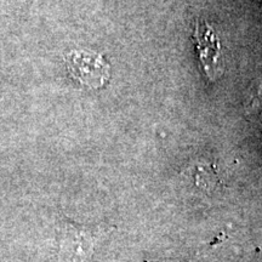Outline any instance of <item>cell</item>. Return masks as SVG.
Returning <instances> with one entry per match:
<instances>
[{"mask_svg": "<svg viewBox=\"0 0 262 262\" xmlns=\"http://www.w3.org/2000/svg\"><path fill=\"white\" fill-rule=\"evenodd\" d=\"M100 229L63 221L58 229L60 258L62 262H88L93 254Z\"/></svg>", "mask_w": 262, "mask_h": 262, "instance_id": "cell-1", "label": "cell"}, {"mask_svg": "<svg viewBox=\"0 0 262 262\" xmlns=\"http://www.w3.org/2000/svg\"><path fill=\"white\" fill-rule=\"evenodd\" d=\"M66 64L72 77L89 89H100L110 80V64L95 52L71 51L66 55Z\"/></svg>", "mask_w": 262, "mask_h": 262, "instance_id": "cell-2", "label": "cell"}, {"mask_svg": "<svg viewBox=\"0 0 262 262\" xmlns=\"http://www.w3.org/2000/svg\"><path fill=\"white\" fill-rule=\"evenodd\" d=\"M193 39L201 58L203 70L210 80H216L220 75V41L212 28L204 21H198Z\"/></svg>", "mask_w": 262, "mask_h": 262, "instance_id": "cell-3", "label": "cell"}]
</instances>
